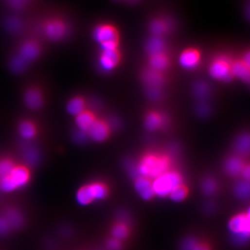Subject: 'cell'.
<instances>
[{"label": "cell", "mask_w": 250, "mask_h": 250, "mask_svg": "<svg viewBox=\"0 0 250 250\" xmlns=\"http://www.w3.org/2000/svg\"><path fill=\"white\" fill-rule=\"evenodd\" d=\"M169 167L170 159L167 156L149 154L141 159L138 170L141 177L155 179L168 171Z\"/></svg>", "instance_id": "cell-1"}, {"label": "cell", "mask_w": 250, "mask_h": 250, "mask_svg": "<svg viewBox=\"0 0 250 250\" xmlns=\"http://www.w3.org/2000/svg\"><path fill=\"white\" fill-rule=\"evenodd\" d=\"M182 184V178L177 172L167 171L154 179L152 187L154 195L159 197H166L177 186Z\"/></svg>", "instance_id": "cell-2"}, {"label": "cell", "mask_w": 250, "mask_h": 250, "mask_svg": "<svg viewBox=\"0 0 250 250\" xmlns=\"http://www.w3.org/2000/svg\"><path fill=\"white\" fill-rule=\"evenodd\" d=\"M93 38L101 47L102 50H115L119 44V34L110 24H101L95 29Z\"/></svg>", "instance_id": "cell-3"}, {"label": "cell", "mask_w": 250, "mask_h": 250, "mask_svg": "<svg viewBox=\"0 0 250 250\" xmlns=\"http://www.w3.org/2000/svg\"><path fill=\"white\" fill-rule=\"evenodd\" d=\"M230 231L234 235L238 243H245L250 236V220L249 212L232 217L229 222Z\"/></svg>", "instance_id": "cell-4"}, {"label": "cell", "mask_w": 250, "mask_h": 250, "mask_svg": "<svg viewBox=\"0 0 250 250\" xmlns=\"http://www.w3.org/2000/svg\"><path fill=\"white\" fill-rule=\"evenodd\" d=\"M209 72L213 78L224 82H229L233 77L232 74V66L224 58H219L214 61L211 66Z\"/></svg>", "instance_id": "cell-5"}, {"label": "cell", "mask_w": 250, "mask_h": 250, "mask_svg": "<svg viewBox=\"0 0 250 250\" xmlns=\"http://www.w3.org/2000/svg\"><path fill=\"white\" fill-rule=\"evenodd\" d=\"M121 55L118 49L102 50L99 60V64L102 71H111L118 66L121 61Z\"/></svg>", "instance_id": "cell-6"}, {"label": "cell", "mask_w": 250, "mask_h": 250, "mask_svg": "<svg viewBox=\"0 0 250 250\" xmlns=\"http://www.w3.org/2000/svg\"><path fill=\"white\" fill-rule=\"evenodd\" d=\"M89 138L95 142H103L109 135V127L105 122L95 120L87 132Z\"/></svg>", "instance_id": "cell-7"}, {"label": "cell", "mask_w": 250, "mask_h": 250, "mask_svg": "<svg viewBox=\"0 0 250 250\" xmlns=\"http://www.w3.org/2000/svg\"><path fill=\"white\" fill-rule=\"evenodd\" d=\"M134 187L140 197L144 200H150L154 195L152 182L149 179L144 177H139L136 179L134 183Z\"/></svg>", "instance_id": "cell-8"}, {"label": "cell", "mask_w": 250, "mask_h": 250, "mask_svg": "<svg viewBox=\"0 0 250 250\" xmlns=\"http://www.w3.org/2000/svg\"><path fill=\"white\" fill-rule=\"evenodd\" d=\"M200 61V54L196 49H188L180 55L179 63L181 67L187 70L196 68Z\"/></svg>", "instance_id": "cell-9"}, {"label": "cell", "mask_w": 250, "mask_h": 250, "mask_svg": "<svg viewBox=\"0 0 250 250\" xmlns=\"http://www.w3.org/2000/svg\"><path fill=\"white\" fill-rule=\"evenodd\" d=\"M67 28L63 22L59 20H52L48 22L45 27V35L53 40H60L64 36Z\"/></svg>", "instance_id": "cell-10"}, {"label": "cell", "mask_w": 250, "mask_h": 250, "mask_svg": "<svg viewBox=\"0 0 250 250\" xmlns=\"http://www.w3.org/2000/svg\"><path fill=\"white\" fill-rule=\"evenodd\" d=\"M18 188L22 187L28 183L30 173L28 169L24 166H15L9 175Z\"/></svg>", "instance_id": "cell-11"}, {"label": "cell", "mask_w": 250, "mask_h": 250, "mask_svg": "<svg viewBox=\"0 0 250 250\" xmlns=\"http://www.w3.org/2000/svg\"><path fill=\"white\" fill-rule=\"evenodd\" d=\"M24 103L30 109L38 110L43 105V97L38 90L29 89L24 97Z\"/></svg>", "instance_id": "cell-12"}, {"label": "cell", "mask_w": 250, "mask_h": 250, "mask_svg": "<svg viewBox=\"0 0 250 250\" xmlns=\"http://www.w3.org/2000/svg\"><path fill=\"white\" fill-rule=\"evenodd\" d=\"M40 54L38 45L34 42H27L23 44L19 50L18 55L27 63L34 61Z\"/></svg>", "instance_id": "cell-13"}, {"label": "cell", "mask_w": 250, "mask_h": 250, "mask_svg": "<svg viewBox=\"0 0 250 250\" xmlns=\"http://www.w3.org/2000/svg\"><path fill=\"white\" fill-rule=\"evenodd\" d=\"M244 166L243 161L237 157H230L227 159L225 164V171L232 177H237L241 175Z\"/></svg>", "instance_id": "cell-14"}, {"label": "cell", "mask_w": 250, "mask_h": 250, "mask_svg": "<svg viewBox=\"0 0 250 250\" xmlns=\"http://www.w3.org/2000/svg\"><path fill=\"white\" fill-rule=\"evenodd\" d=\"M250 66L243 61H236L232 65V77L238 78L248 84L250 82Z\"/></svg>", "instance_id": "cell-15"}, {"label": "cell", "mask_w": 250, "mask_h": 250, "mask_svg": "<svg viewBox=\"0 0 250 250\" xmlns=\"http://www.w3.org/2000/svg\"><path fill=\"white\" fill-rule=\"evenodd\" d=\"M95 120H96L95 117L90 112L86 111L82 112V113L76 116L75 123L77 129L87 133Z\"/></svg>", "instance_id": "cell-16"}, {"label": "cell", "mask_w": 250, "mask_h": 250, "mask_svg": "<svg viewBox=\"0 0 250 250\" xmlns=\"http://www.w3.org/2000/svg\"><path fill=\"white\" fill-rule=\"evenodd\" d=\"M89 196L92 201L95 199H103L108 195V189L105 184L101 183H93L87 185Z\"/></svg>", "instance_id": "cell-17"}, {"label": "cell", "mask_w": 250, "mask_h": 250, "mask_svg": "<svg viewBox=\"0 0 250 250\" xmlns=\"http://www.w3.org/2000/svg\"><path fill=\"white\" fill-rule=\"evenodd\" d=\"M169 60L164 53L150 56L149 64L153 71L159 72L163 71L168 66Z\"/></svg>", "instance_id": "cell-18"}, {"label": "cell", "mask_w": 250, "mask_h": 250, "mask_svg": "<svg viewBox=\"0 0 250 250\" xmlns=\"http://www.w3.org/2000/svg\"><path fill=\"white\" fill-rule=\"evenodd\" d=\"M84 109H85V102L81 97H74L68 103L67 111L72 116H77L78 115L85 111Z\"/></svg>", "instance_id": "cell-19"}, {"label": "cell", "mask_w": 250, "mask_h": 250, "mask_svg": "<svg viewBox=\"0 0 250 250\" xmlns=\"http://www.w3.org/2000/svg\"><path fill=\"white\" fill-rule=\"evenodd\" d=\"M165 45L163 40L159 37H154L147 42L146 50L150 56L163 53Z\"/></svg>", "instance_id": "cell-20"}, {"label": "cell", "mask_w": 250, "mask_h": 250, "mask_svg": "<svg viewBox=\"0 0 250 250\" xmlns=\"http://www.w3.org/2000/svg\"><path fill=\"white\" fill-rule=\"evenodd\" d=\"M4 217L7 220L11 228L18 229L22 225V222H23L22 216L20 213L16 209H9L6 212Z\"/></svg>", "instance_id": "cell-21"}, {"label": "cell", "mask_w": 250, "mask_h": 250, "mask_svg": "<svg viewBox=\"0 0 250 250\" xmlns=\"http://www.w3.org/2000/svg\"><path fill=\"white\" fill-rule=\"evenodd\" d=\"M19 134L22 139L29 140L33 139L36 134V129L33 123L29 121H24L18 126Z\"/></svg>", "instance_id": "cell-22"}, {"label": "cell", "mask_w": 250, "mask_h": 250, "mask_svg": "<svg viewBox=\"0 0 250 250\" xmlns=\"http://www.w3.org/2000/svg\"><path fill=\"white\" fill-rule=\"evenodd\" d=\"M162 123H163V120H162L161 116L157 113L152 112V113H149L146 118L145 126L147 129L154 131V130L160 127Z\"/></svg>", "instance_id": "cell-23"}, {"label": "cell", "mask_w": 250, "mask_h": 250, "mask_svg": "<svg viewBox=\"0 0 250 250\" xmlns=\"http://www.w3.org/2000/svg\"><path fill=\"white\" fill-rule=\"evenodd\" d=\"M144 82L151 87L156 88L162 82V77L159 72L151 70L145 72L144 75Z\"/></svg>", "instance_id": "cell-24"}, {"label": "cell", "mask_w": 250, "mask_h": 250, "mask_svg": "<svg viewBox=\"0 0 250 250\" xmlns=\"http://www.w3.org/2000/svg\"><path fill=\"white\" fill-rule=\"evenodd\" d=\"M188 193V188L181 184L174 188L168 196L174 202H180L186 199Z\"/></svg>", "instance_id": "cell-25"}, {"label": "cell", "mask_w": 250, "mask_h": 250, "mask_svg": "<svg viewBox=\"0 0 250 250\" xmlns=\"http://www.w3.org/2000/svg\"><path fill=\"white\" fill-rule=\"evenodd\" d=\"M23 158L24 161L29 165H34L38 163L39 153L38 150L32 146H27L23 150Z\"/></svg>", "instance_id": "cell-26"}, {"label": "cell", "mask_w": 250, "mask_h": 250, "mask_svg": "<svg viewBox=\"0 0 250 250\" xmlns=\"http://www.w3.org/2000/svg\"><path fill=\"white\" fill-rule=\"evenodd\" d=\"M235 149L236 152L241 154L248 153L250 150L249 135H243L238 138L235 143Z\"/></svg>", "instance_id": "cell-27"}, {"label": "cell", "mask_w": 250, "mask_h": 250, "mask_svg": "<svg viewBox=\"0 0 250 250\" xmlns=\"http://www.w3.org/2000/svg\"><path fill=\"white\" fill-rule=\"evenodd\" d=\"M234 193L240 199H246L250 195L249 182L245 181L237 183L235 186Z\"/></svg>", "instance_id": "cell-28"}, {"label": "cell", "mask_w": 250, "mask_h": 250, "mask_svg": "<svg viewBox=\"0 0 250 250\" xmlns=\"http://www.w3.org/2000/svg\"><path fill=\"white\" fill-rule=\"evenodd\" d=\"M27 64H28V63L24 61L23 58L18 54L17 56H14L11 60L10 67H11L13 72H21L24 71Z\"/></svg>", "instance_id": "cell-29"}, {"label": "cell", "mask_w": 250, "mask_h": 250, "mask_svg": "<svg viewBox=\"0 0 250 250\" xmlns=\"http://www.w3.org/2000/svg\"><path fill=\"white\" fill-rule=\"evenodd\" d=\"M14 167L12 161L9 159L0 161V180L9 176Z\"/></svg>", "instance_id": "cell-30"}, {"label": "cell", "mask_w": 250, "mask_h": 250, "mask_svg": "<svg viewBox=\"0 0 250 250\" xmlns=\"http://www.w3.org/2000/svg\"><path fill=\"white\" fill-rule=\"evenodd\" d=\"M203 192L207 196H212L217 191V183L212 178H207L202 183Z\"/></svg>", "instance_id": "cell-31"}, {"label": "cell", "mask_w": 250, "mask_h": 250, "mask_svg": "<svg viewBox=\"0 0 250 250\" xmlns=\"http://www.w3.org/2000/svg\"><path fill=\"white\" fill-rule=\"evenodd\" d=\"M128 233H129V230H128L127 227L124 224H118L113 227V230H112L113 237L118 241L126 238Z\"/></svg>", "instance_id": "cell-32"}, {"label": "cell", "mask_w": 250, "mask_h": 250, "mask_svg": "<svg viewBox=\"0 0 250 250\" xmlns=\"http://www.w3.org/2000/svg\"><path fill=\"white\" fill-rule=\"evenodd\" d=\"M167 30V25L161 20H155L150 25V31L157 37L165 33Z\"/></svg>", "instance_id": "cell-33"}, {"label": "cell", "mask_w": 250, "mask_h": 250, "mask_svg": "<svg viewBox=\"0 0 250 250\" xmlns=\"http://www.w3.org/2000/svg\"><path fill=\"white\" fill-rule=\"evenodd\" d=\"M0 188H1V191H4V192H11V191L17 189L18 188L13 182L10 177L7 176L0 180Z\"/></svg>", "instance_id": "cell-34"}, {"label": "cell", "mask_w": 250, "mask_h": 250, "mask_svg": "<svg viewBox=\"0 0 250 250\" xmlns=\"http://www.w3.org/2000/svg\"><path fill=\"white\" fill-rule=\"evenodd\" d=\"M6 27L10 32H12V33H16V32H18L20 30L21 27H22V23L16 18H11L6 22Z\"/></svg>", "instance_id": "cell-35"}, {"label": "cell", "mask_w": 250, "mask_h": 250, "mask_svg": "<svg viewBox=\"0 0 250 250\" xmlns=\"http://www.w3.org/2000/svg\"><path fill=\"white\" fill-rule=\"evenodd\" d=\"M72 139L76 143L84 144L87 142L89 138L87 132L77 129L73 133Z\"/></svg>", "instance_id": "cell-36"}, {"label": "cell", "mask_w": 250, "mask_h": 250, "mask_svg": "<svg viewBox=\"0 0 250 250\" xmlns=\"http://www.w3.org/2000/svg\"><path fill=\"white\" fill-rule=\"evenodd\" d=\"M10 227L4 217L0 216V236H4L9 232Z\"/></svg>", "instance_id": "cell-37"}, {"label": "cell", "mask_w": 250, "mask_h": 250, "mask_svg": "<svg viewBox=\"0 0 250 250\" xmlns=\"http://www.w3.org/2000/svg\"><path fill=\"white\" fill-rule=\"evenodd\" d=\"M197 244V242L193 238H188L183 242L181 246V250H193Z\"/></svg>", "instance_id": "cell-38"}, {"label": "cell", "mask_w": 250, "mask_h": 250, "mask_svg": "<svg viewBox=\"0 0 250 250\" xmlns=\"http://www.w3.org/2000/svg\"><path fill=\"white\" fill-rule=\"evenodd\" d=\"M108 249L110 250H120L121 249V243L116 239H111L108 242L107 244Z\"/></svg>", "instance_id": "cell-39"}, {"label": "cell", "mask_w": 250, "mask_h": 250, "mask_svg": "<svg viewBox=\"0 0 250 250\" xmlns=\"http://www.w3.org/2000/svg\"><path fill=\"white\" fill-rule=\"evenodd\" d=\"M9 5L12 9L14 10H17V11H19V10H21L24 6V4H25V1H9Z\"/></svg>", "instance_id": "cell-40"}, {"label": "cell", "mask_w": 250, "mask_h": 250, "mask_svg": "<svg viewBox=\"0 0 250 250\" xmlns=\"http://www.w3.org/2000/svg\"><path fill=\"white\" fill-rule=\"evenodd\" d=\"M241 175H243V178H245V179H246L247 181H249L250 170V165H248H248H245L244 168L243 169V171H242Z\"/></svg>", "instance_id": "cell-41"}, {"label": "cell", "mask_w": 250, "mask_h": 250, "mask_svg": "<svg viewBox=\"0 0 250 250\" xmlns=\"http://www.w3.org/2000/svg\"><path fill=\"white\" fill-rule=\"evenodd\" d=\"M197 89H199V90H196L197 91V94L199 96H202V95H205V93H207V87L204 84H199V86L197 87Z\"/></svg>", "instance_id": "cell-42"}, {"label": "cell", "mask_w": 250, "mask_h": 250, "mask_svg": "<svg viewBox=\"0 0 250 250\" xmlns=\"http://www.w3.org/2000/svg\"><path fill=\"white\" fill-rule=\"evenodd\" d=\"M157 89V88H152V89H151V90H149V95L151 98L155 99L157 98V97L159 96V93Z\"/></svg>", "instance_id": "cell-43"}, {"label": "cell", "mask_w": 250, "mask_h": 250, "mask_svg": "<svg viewBox=\"0 0 250 250\" xmlns=\"http://www.w3.org/2000/svg\"><path fill=\"white\" fill-rule=\"evenodd\" d=\"M210 250L209 247L205 244H199L197 243L196 246L195 247L194 250Z\"/></svg>", "instance_id": "cell-44"}, {"label": "cell", "mask_w": 250, "mask_h": 250, "mask_svg": "<svg viewBox=\"0 0 250 250\" xmlns=\"http://www.w3.org/2000/svg\"><path fill=\"white\" fill-rule=\"evenodd\" d=\"M243 62L246 63L247 66H250V53H247L246 56L244 57V59L243 60Z\"/></svg>", "instance_id": "cell-45"}]
</instances>
